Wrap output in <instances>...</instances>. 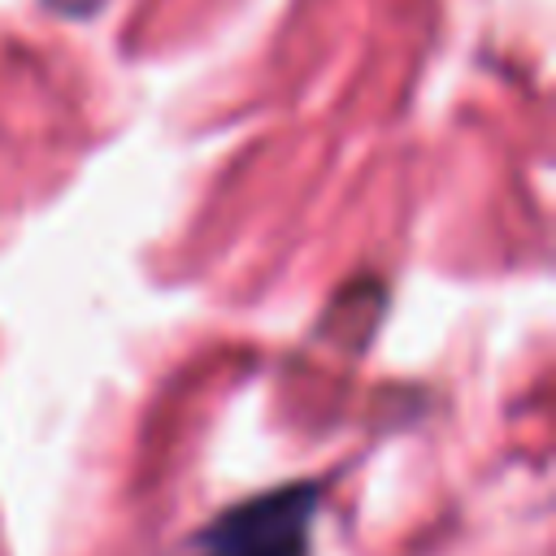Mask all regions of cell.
Returning <instances> with one entry per match:
<instances>
[{
  "instance_id": "1",
  "label": "cell",
  "mask_w": 556,
  "mask_h": 556,
  "mask_svg": "<svg viewBox=\"0 0 556 556\" xmlns=\"http://www.w3.org/2000/svg\"><path fill=\"white\" fill-rule=\"evenodd\" d=\"M313 508H317L313 482L252 495L226 508L222 517H213L195 534L191 556H308Z\"/></svg>"
}]
</instances>
